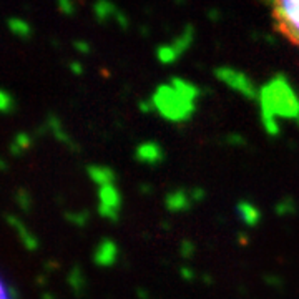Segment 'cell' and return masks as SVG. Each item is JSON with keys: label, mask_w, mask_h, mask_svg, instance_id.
Segmentation results:
<instances>
[{"label": "cell", "mask_w": 299, "mask_h": 299, "mask_svg": "<svg viewBox=\"0 0 299 299\" xmlns=\"http://www.w3.org/2000/svg\"><path fill=\"white\" fill-rule=\"evenodd\" d=\"M263 113L269 125V128L274 127L273 118L283 117L291 118L299 113V100L296 97L294 90L286 82L283 77H278L273 82H269L261 93ZM273 131V128H271Z\"/></svg>", "instance_id": "obj_1"}, {"label": "cell", "mask_w": 299, "mask_h": 299, "mask_svg": "<svg viewBox=\"0 0 299 299\" xmlns=\"http://www.w3.org/2000/svg\"><path fill=\"white\" fill-rule=\"evenodd\" d=\"M184 83L179 87H163L157 93V105L165 117L173 120H181L191 111V101H193L195 90L184 88Z\"/></svg>", "instance_id": "obj_2"}, {"label": "cell", "mask_w": 299, "mask_h": 299, "mask_svg": "<svg viewBox=\"0 0 299 299\" xmlns=\"http://www.w3.org/2000/svg\"><path fill=\"white\" fill-rule=\"evenodd\" d=\"M273 22L278 32L299 47V0H269Z\"/></svg>", "instance_id": "obj_3"}, {"label": "cell", "mask_w": 299, "mask_h": 299, "mask_svg": "<svg viewBox=\"0 0 299 299\" xmlns=\"http://www.w3.org/2000/svg\"><path fill=\"white\" fill-rule=\"evenodd\" d=\"M9 28L12 30V33L19 35V37H23L27 39L30 32H32V28H30V25L22 19H10L9 20Z\"/></svg>", "instance_id": "obj_4"}, {"label": "cell", "mask_w": 299, "mask_h": 299, "mask_svg": "<svg viewBox=\"0 0 299 299\" xmlns=\"http://www.w3.org/2000/svg\"><path fill=\"white\" fill-rule=\"evenodd\" d=\"M0 299H14V297H12L10 288L7 286V283L2 279V276H0Z\"/></svg>", "instance_id": "obj_5"}, {"label": "cell", "mask_w": 299, "mask_h": 299, "mask_svg": "<svg viewBox=\"0 0 299 299\" xmlns=\"http://www.w3.org/2000/svg\"><path fill=\"white\" fill-rule=\"evenodd\" d=\"M58 5L65 14H71V10H73V4H71V0H58Z\"/></svg>", "instance_id": "obj_6"}]
</instances>
